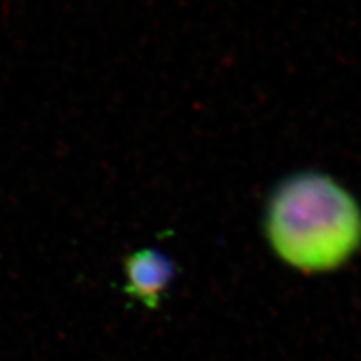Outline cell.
Here are the masks:
<instances>
[{
	"label": "cell",
	"mask_w": 361,
	"mask_h": 361,
	"mask_svg": "<svg viewBox=\"0 0 361 361\" xmlns=\"http://www.w3.org/2000/svg\"><path fill=\"white\" fill-rule=\"evenodd\" d=\"M266 234L274 252L293 268L331 271L360 250L361 209L326 174L290 176L271 196Z\"/></svg>",
	"instance_id": "6da1fadb"
},
{
	"label": "cell",
	"mask_w": 361,
	"mask_h": 361,
	"mask_svg": "<svg viewBox=\"0 0 361 361\" xmlns=\"http://www.w3.org/2000/svg\"><path fill=\"white\" fill-rule=\"evenodd\" d=\"M126 293L144 306L154 310L159 306L161 298L174 279V263L161 251L146 250L134 251L126 259Z\"/></svg>",
	"instance_id": "7a4b0ae2"
}]
</instances>
